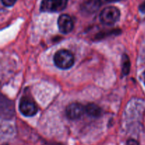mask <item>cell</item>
<instances>
[{
  "label": "cell",
  "mask_w": 145,
  "mask_h": 145,
  "mask_svg": "<svg viewBox=\"0 0 145 145\" xmlns=\"http://www.w3.org/2000/svg\"><path fill=\"white\" fill-rule=\"evenodd\" d=\"M127 145H138V143H137V142H136L135 140H130L127 141Z\"/></svg>",
  "instance_id": "cell-11"
},
{
  "label": "cell",
  "mask_w": 145,
  "mask_h": 145,
  "mask_svg": "<svg viewBox=\"0 0 145 145\" xmlns=\"http://www.w3.org/2000/svg\"><path fill=\"white\" fill-rule=\"evenodd\" d=\"M54 62L59 69H67L72 67L74 63V57L70 51L60 50L55 53Z\"/></svg>",
  "instance_id": "cell-1"
},
{
  "label": "cell",
  "mask_w": 145,
  "mask_h": 145,
  "mask_svg": "<svg viewBox=\"0 0 145 145\" xmlns=\"http://www.w3.org/2000/svg\"><path fill=\"white\" fill-rule=\"evenodd\" d=\"M142 81H143V82H144V84L145 85V71L144 72H143V74H142Z\"/></svg>",
  "instance_id": "cell-13"
},
{
  "label": "cell",
  "mask_w": 145,
  "mask_h": 145,
  "mask_svg": "<svg viewBox=\"0 0 145 145\" xmlns=\"http://www.w3.org/2000/svg\"><path fill=\"white\" fill-rule=\"evenodd\" d=\"M140 10L142 13H145V1L140 6Z\"/></svg>",
  "instance_id": "cell-12"
},
{
  "label": "cell",
  "mask_w": 145,
  "mask_h": 145,
  "mask_svg": "<svg viewBox=\"0 0 145 145\" xmlns=\"http://www.w3.org/2000/svg\"><path fill=\"white\" fill-rule=\"evenodd\" d=\"M86 113L85 107L79 103H72L67 107V116L71 120H76L82 117Z\"/></svg>",
  "instance_id": "cell-5"
},
{
  "label": "cell",
  "mask_w": 145,
  "mask_h": 145,
  "mask_svg": "<svg viewBox=\"0 0 145 145\" xmlns=\"http://www.w3.org/2000/svg\"><path fill=\"white\" fill-rule=\"evenodd\" d=\"M120 1V0H99L100 3L101 4H107V3H113L117 2V1Z\"/></svg>",
  "instance_id": "cell-10"
},
{
  "label": "cell",
  "mask_w": 145,
  "mask_h": 145,
  "mask_svg": "<svg viewBox=\"0 0 145 145\" xmlns=\"http://www.w3.org/2000/svg\"><path fill=\"white\" fill-rule=\"evenodd\" d=\"M19 110L24 116L32 117L38 112V107L33 101L28 99H23L19 103Z\"/></svg>",
  "instance_id": "cell-4"
},
{
  "label": "cell",
  "mask_w": 145,
  "mask_h": 145,
  "mask_svg": "<svg viewBox=\"0 0 145 145\" xmlns=\"http://www.w3.org/2000/svg\"><path fill=\"white\" fill-rule=\"evenodd\" d=\"M68 0H42L40 11L42 12H59L66 8Z\"/></svg>",
  "instance_id": "cell-3"
},
{
  "label": "cell",
  "mask_w": 145,
  "mask_h": 145,
  "mask_svg": "<svg viewBox=\"0 0 145 145\" xmlns=\"http://www.w3.org/2000/svg\"><path fill=\"white\" fill-rule=\"evenodd\" d=\"M59 30L64 34H67L73 30L74 22L72 17L67 14H62L57 21Z\"/></svg>",
  "instance_id": "cell-6"
},
{
  "label": "cell",
  "mask_w": 145,
  "mask_h": 145,
  "mask_svg": "<svg viewBox=\"0 0 145 145\" xmlns=\"http://www.w3.org/2000/svg\"><path fill=\"white\" fill-rule=\"evenodd\" d=\"M130 69V61L127 55L124 54L122 59V72L123 74L127 75Z\"/></svg>",
  "instance_id": "cell-8"
},
{
  "label": "cell",
  "mask_w": 145,
  "mask_h": 145,
  "mask_svg": "<svg viewBox=\"0 0 145 145\" xmlns=\"http://www.w3.org/2000/svg\"><path fill=\"white\" fill-rule=\"evenodd\" d=\"M17 0H1V2L5 7H11L14 5Z\"/></svg>",
  "instance_id": "cell-9"
},
{
  "label": "cell",
  "mask_w": 145,
  "mask_h": 145,
  "mask_svg": "<svg viewBox=\"0 0 145 145\" xmlns=\"http://www.w3.org/2000/svg\"><path fill=\"white\" fill-rule=\"evenodd\" d=\"M85 111L89 115V116L91 117H99L101 115V109L97 105L94 103H89L85 106Z\"/></svg>",
  "instance_id": "cell-7"
},
{
  "label": "cell",
  "mask_w": 145,
  "mask_h": 145,
  "mask_svg": "<svg viewBox=\"0 0 145 145\" xmlns=\"http://www.w3.org/2000/svg\"><path fill=\"white\" fill-rule=\"evenodd\" d=\"M120 10L115 7H108L103 8L100 14V20L104 25H111L120 18Z\"/></svg>",
  "instance_id": "cell-2"
}]
</instances>
